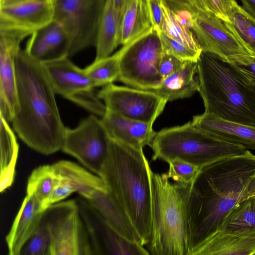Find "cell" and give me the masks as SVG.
Listing matches in <instances>:
<instances>
[{
	"instance_id": "cell-36",
	"label": "cell",
	"mask_w": 255,
	"mask_h": 255,
	"mask_svg": "<svg viewBox=\"0 0 255 255\" xmlns=\"http://www.w3.org/2000/svg\"><path fill=\"white\" fill-rule=\"evenodd\" d=\"M69 100L86 109L94 115L102 117L106 112V107L93 90L82 91L72 96Z\"/></svg>"
},
{
	"instance_id": "cell-42",
	"label": "cell",
	"mask_w": 255,
	"mask_h": 255,
	"mask_svg": "<svg viewBox=\"0 0 255 255\" xmlns=\"http://www.w3.org/2000/svg\"><path fill=\"white\" fill-rule=\"evenodd\" d=\"M243 7L255 17V0H241Z\"/></svg>"
},
{
	"instance_id": "cell-41",
	"label": "cell",
	"mask_w": 255,
	"mask_h": 255,
	"mask_svg": "<svg viewBox=\"0 0 255 255\" xmlns=\"http://www.w3.org/2000/svg\"><path fill=\"white\" fill-rule=\"evenodd\" d=\"M185 62L173 55L163 53L159 65V72L162 79L179 70Z\"/></svg>"
},
{
	"instance_id": "cell-34",
	"label": "cell",
	"mask_w": 255,
	"mask_h": 255,
	"mask_svg": "<svg viewBox=\"0 0 255 255\" xmlns=\"http://www.w3.org/2000/svg\"><path fill=\"white\" fill-rule=\"evenodd\" d=\"M167 163L169 168L166 173L169 178L179 183H192L200 169V167L178 158Z\"/></svg>"
},
{
	"instance_id": "cell-17",
	"label": "cell",
	"mask_w": 255,
	"mask_h": 255,
	"mask_svg": "<svg viewBox=\"0 0 255 255\" xmlns=\"http://www.w3.org/2000/svg\"><path fill=\"white\" fill-rule=\"evenodd\" d=\"M53 18L52 0H33L0 7V25L17 26L33 32Z\"/></svg>"
},
{
	"instance_id": "cell-7",
	"label": "cell",
	"mask_w": 255,
	"mask_h": 255,
	"mask_svg": "<svg viewBox=\"0 0 255 255\" xmlns=\"http://www.w3.org/2000/svg\"><path fill=\"white\" fill-rule=\"evenodd\" d=\"M118 80L132 88L153 90L160 85L163 50L159 34L151 29L123 45L119 50Z\"/></svg>"
},
{
	"instance_id": "cell-20",
	"label": "cell",
	"mask_w": 255,
	"mask_h": 255,
	"mask_svg": "<svg viewBox=\"0 0 255 255\" xmlns=\"http://www.w3.org/2000/svg\"><path fill=\"white\" fill-rule=\"evenodd\" d=\"M43 213L35 198L26 195L5 238L9 255H20L40 224Z\"/></svg>"
},
{
	"instance_id": "cell-10",
	"label": "cell",
	"mask_w": 255,
	"mask_h": 255,
	"mask_svg": "<svg viewBox=\"0 0 255 255\" xmlns=\"http://www.w3.org/2000/svg\"><path fill=\"white\" fill-rule=\"evenodd\" d=\"M109 140L101 119L91 115L75 128H66L61 149L99 175L107 156Z\"/></svg>"
},
{
	"instance_id": "cell-18",
	"label": "cell",
	"mask_w": 255,
	"mask_h": 255,
	"mask_svg": "<svg viewBox=\"0 0 255 255\" xmlns=\"http://www.w3.org/2000/svg\"><path fill=\"white\" fill-rule=\"evenodd\" d=\"M42 64L55 93L68 100L94 88L84 69L74 64L68 57Z\"/></svg>"
},
{
	"instance_id": "cell-40",
	"label": "cell",
	"mask_w": 255,
	"mask_h": 255,
	"mask_svg": "<svg viewBox=\"0 0 255 255\" xmlns=\"http://www.w3.org/2000/svg\"><path fill=\"white\" fill-rule=\"evenodd\" d=\"M148 12L154 30L158 33L161 32L163 18L162 0H146Z\"/></svg>"
},
{
	"instance_id": "cell-33",
	"label": "cell",
	"mask_w": 255,
	"mask_h": 255,
	"mask_svg": "<svg viewBox=\"0 0 255 255\" xmlns=\"http://www.w3.org/2000/svg\"><path fill=\"white\" fill-rule=\"evenodd\" d=\"M52 243L50 229L42 217L38 228L24 246L19 255H51Z\"/></svg>"
},
{
	"instance_id": "cell-8",
	"label": "cell",
	"mask_w": 255,
	"mask_h": 255,
	"mask_svg": "<svg viewBox=\"0 0 255 255\" xmlns=\"http://www.w3.org/2000/svg\"><path fill=\"white\" fill-rule=\"evenodd\" d=\"M42 217L52 234L51 255H94L75 200L52 205Z\"/></svg>"
},
{
	"instance_id": "cell-4",
	"label": "cell",
	"mask_w": 255,
	"mask_h": 255,
	"mask_svg": "<svg viewBox=\"0 0 255 255\" xmlns=\"http://www.w3.org/2000/svg\"><path fill=\"white\" fill-rule=\"evenodd\" d=\"M197 64L205 112L255 126V84L228 58L216 54L202 51Z\"/></svg>"
},
{
	"instance_id": "cell-28",
	"label": "cell",
	"mask_w": 255,
	"mask_h": 255,
	"mask_svg": "<svg viewBox=\"0 0 255 255\" xmlns=\"http://www.w3.org/2000/svg\"><path fill=\"white\" fill-rule=\"evenodd\" d=\"M217 231L255 237V195L237 203Z\"/></svg>"
},
{
	"instance_id": "cell-30",
	"label": "cell",
	"mask_w": 255,
	"mask_h": 255,
	"mask_svg": "<svg viewBox=\"0 0 255 255\" xmlns=\"http://www.w3.org/2000/svg\"><path fill=\"white\" fill-rule=\"evenodd\" d=\"M223 22L248 53L255 56V17L237 3L231 11L229 21Z\"/></svg>"
},
{
	"instance_id": "cell-19",
	"label": "cell",
	"mask_w": 255,
	"mask_h": 255,
	"mask_svg": "<svg viewBox=\"0 0 255 255\" xmlns=\"http://www.w3.org/2000/svg\"><path fill=\"white\" fill-rule=\"evenodd\" d=\"M191 122L196 127L220 139L255 149V126L226 120L205 112L194 116Z\"/></svg>"
},
{
	"instance_id": "cell-2",
	"label": "cell",
	"mask_w": 255,
	"mask_h": 255,
	"mask_svg": "<svg viewBox=\"0 0 255 255\" xmlns=\"http://www.w3.org/2000/svg\"><path fill=\"white\" fill-rule=\"evenodd\" d=\"M19 111L13 128L29 147L45 155L61 149L66 128L43 64L20 48L15 59Z\"/></svg>"
},
{
	"instance_id": "cell-3",
	"label": "cell",
	"mask_w": 255,
	"mask_h": 255,
	"mask_svg": "<svg viewBox=\"0 0 255 255\" xmlns=\"http://www.w3.org/2000/svg\"><path fill=\"white\" fill-rule=\"evenodd\" d=\"M151 170L143 150L110 137L107 156L99 176L143 246L151 230Z\"/></svg>"
},
{
	"instance_id": "cell-26",
	"label": "cell",
	"mask_w": 255,
	"mask_h": 255,
	"mask_svg": "<svg viewBox=\"0 0 255 255\" xmlns=\"http://www.w3.org/2000/svg\"><path fill=\"white\" fill-rule=\"evenodd\" d=\"M57 173L67 179L83 197L88 200L98 190L106 188L102 179L73 162L60 160L53 164Z\"/></svg>"
},
{
	"instance_id": "cell-29",
	"label": "cell",
	"mask_w": 255,
	"mask_h": 255,
	"mask_svg": "<svg viewBox=\"0 0 255 255\" xmlns=\"http://www.w3.org/2000/svg\"><path fill=\"white\" fill-rule=\"evenodd\" d=\"M58 179L59 175L53 164L37 167L28 178L26 195L33 197L43 212L50 207V198Z\"/></svg>"
},
{
	"instance_id": "cell-6",
	"label": "cell",
	"mask_w": 255,
	"mask_h": 255,
	"mask_svg": "<svg viewBox=\"0 0 255 255\" xmlns=\"http://www.w3.org/2000/svg\"><path fill=\"white\" fill-rule=\"evenodd\" d=\"M151 147L154 161L159 159L167 163L178 158L200 168L248 149L198 128L191 121L157 132Z\"/></svg>"
},
{
	"instance_id": "cell-32",
	"label": "cell",
	"mask_w": 255,
	"mask_h": 255,
	"mask_svg": "<svg viewBox=\"0 0 255 255\" xmlns=\"http://www.w3.org/2000/svg\"><path fill=\"white\" fill-rule=\"evenodd\" d=\"M162 6L163 18L161 32L168 37L192 49L202 52V49L192 30L181 23L176 19L171 9L163 1Z\"/></svg>"
},
{
	"instance_id": "cell-38",
	"label": "cell",
	"mask_w": 255,
	"mask_h": 255,
	"mask_svg": "<svg viewBox=\"0 0 255 255\" xmlns=\"http://www.w3.org/2000/svg\"><path fill=\"white\" fill-rule=\"evenodd\" d=\"M228 59L255 84V56L240 55L231 57Z\"/></svg>"
},
{
	"instance_id": "cell-15",
	"label": "cell",
	"mask_w": 255,
	"mask_h": 255,
	"mask_svg": "<svg viewBox=\"0 0 255 255\" xmlns=\"http://www.w3.org/2000/svg\"><path fill=\"white\" fill-rule=\"evenodd\" d=\"M27 41L25 51L33 59L42 63L68 57L71 40L60 23L52 20L35 30Z\"/></svg>"
},
{
	"instance_id": "cell-27",
	"label": "cell",
	"mask_w": 255,
	"mask_h": 255,
	"mask_svg": "<svg viewBox=\"0 0 255 255\" xmlns=\"http://www.w3.org/2000/svg\"><path fill=\"white\" fill-rule=\"evenodd\" d=\"M152 28L146 1L127 0L120 30V44L124 45Z\"/></svg>"
},
{
	"instance_id": "cell-16",
	"label": "cell",
	"mask_w": 255,
	"mask_h": 255,
	"mask_svg": "<svg viewBox=\"0 0 255 255\" xmlns=\"http://www.w3.org/2000/svg\"><path fill=\"white\" fill-rule=\"evenodd\" d=\"M101 121L109 137L138 150L151 146L156 134L153 123L141 122L124 117L108 109Z\"/></svg>"
},
{
	"instance_id": "cell-25",
	"label": "cell",
	"mask_w": 255,
	"mask_h": 255,
	"mask_svg": "<svg viewBox=\"0 0 255 255\" xmlns=\"http://www.w3.org/2000/svg\"><path fill=\"white\" fill-rule=\"evenodd\" d=\"M0 191H4L12 184L19 146L8 121L0 116Z\"/></svg>"
},
{
	"instance_id": "cell-31",
	"label": "cell",
	"mask_w": 255,
	"mask_h": 255,
	"mask_svg": "<svg viewBox=\"0 0 255 255\" xmlns=\"http://www.w3.org/2000/svg\"><path fill=\"white\" fill-rule=\"evenodd\" d=\"M119 58L118 51L109 57L94 60L84 69L94 87H104L118 80Z\"/></svg>"
},
{
	"instance_id": "cell-35",
	"label": "cell",
	"mask_w": 255,
	"mask_h": 255,
	"mask_svg": "<svg viewBox=\"0 0 255 255\" xmlns=\"http://www.w3.org/2000/svg\"><path fill=\"white\" fill-rule=\"evenodd\" d=\"M163 53L173 55L185 61L197 62L201 52L196 51L173 40L164 34L159 33Z\"/></svg>"
},
{
	"instance_id": "cell-21",
	"label": "cell",
	"mask_w": 255,
	"mask_h": 255,
	"mask_svg": "<svg viewBox=\"0 0 255 255\" xmlns=\"http://www.w3.org/2000/svg\"><path fill=\"white\" fill-rule=\"evenodd\" d=\"M127 0H105L97 42L95 60L111 55L120 45V30Z\"/></svg>"
},
{
	"instance_id": "cell-9",
	"label": "cell",
	"mask_w": 255,
	"mask_h": 255,
	"mask_svg": "<svg viewBox=\"0 0 255 255\" xmlns=\"http://www.w3.org/2000/svg\"><path fill=\"white\" fill-rule=\"evenodd\" d=\"M53 20L63 26L71 40L69 56L96 45L105 0H52Z\"/></svg>"
},
{
	"instance_id": "cell-12",
	"label": "cell",
	"mask_w": 255,
	"mask_h": 255,
	"mask_svg": "<svg viewBox=\"0 0 255 255\" xmlns=\"http://www.w3.org/2000/svg\"><path fill=\"white\" fill-rule=\"evenodd\" d=\"M31 31L12 26H0V115L10 122L19 111L15 59L22 40Z\"/></svg>"
},
{
	"instance_id": "cell-37",
	"label": "cell",
	"mask_w": 255,
	"mask_h": 255,
	"mask_svg": "<svg viewBox=\"0 0 255 255\" xmlns=\"http://www.w3.org/2000/svg\"><path fill=\"white\" fill-rule=\"evenodd\" d=\"M210 12L223 22L229 21L233 7L238 3L236 0H205Z\"/></svg>"
},
{
	"instance_id": "cell-13",
	"label": "cell",
	"mask_w": 255,
	"mask_h": 255,
	"mask_svg": "<svg viewBox=\"0 0 255 255\" xmlns=\"http://www.w3.org/2000/svg\"><path fill=\"white\" fill-rule=\"evenodd\" d=\"M77 203L94 255H149L144 246L128 240L115 230L88 201L81 200Z\"/></svg>"
},
{
	"instance_id": "cell-43",
	"label": "cell",
	"mask_w": 255,
	"mask_h": 255,
	"mask_svg": "<svg viewBox=\"0 0 255 255\" xmlns=\"http://www.w3.org/2000/svg\"><path fill=\"white\" fill-rule=\"evenodd\" d=\"M193 5L200 10L210 12L205 0H190Z\"/></svg>"
},
{
	"instance_id": "cell-1",
	"label": "cell",
	"mask_w": 255,
	"mask_h": 255,
	"mask_svg": "<svg viewBox=\"0 0 255 255\" xmlns=\"http://www.w3.org/2000/svg\"><path fill=\"white\" fill-rule=\"evenodd\" d=\"M255 195V155L222 158L200 168L187 205L189 254L215 233L238 203Z\"/></svg>"
},
{
	"instance_id": "cell-22",
	"label": "cell",
	"mask_w": 255,
	"mask_h": 255,
	"mask_svg": "<svg viewBox=\"0 0 255 255\" xmlns=\"http://www.w3.org/2000/svg\"><path fill=\"white\" fill-rule=\"evenodd\" d=\"M199 81L196 61H186L175 72L163 79L152 91L168 101L189 98L199 91Z\"/></svg>"
},
{
	"instance_id": "cell-24",
	"label": "cell",
	"mask_w": 255,
	"mask_h": 255,
	"mask_svg": "<svg viewBox=\"0 0 255 255\" xmlns=\"http://www.w3.org/2000/svg\"><path fill=\"white\" fill-rule=\"evenodd\" d=\"M87 201L118 233L128 240L140 244L130 223L107 187L97 190Z\"/></svg>"
},
{
	"instance_id": "cell-23",
	"label": "cell",
	"mask_w": 255,
	"mask_h": 255,
	"mask_svg": "<svg viewBox=\"0 0 255 255\" xmlns=\"http://www.w3.org/2000/svg\"><path fill=\"white\" fill-rule=\"evenodd\" d=\"M190 255H255V237L217 231Z\"/></svg>"
},
{
	"instance_id": "cell-5",
	"label": "cell",
	"mask_w": 255,
	"mask_h": 255,
	"mask_svg": "<svg viewBox=\"0 0 255 255\" xmlns=\"http://www.w3.org/2000/svg\"><path fill=\"white\" fill-rule=\"evenodd\" d=\"M191 184L150 173L151 230L146 249L153 255H189L187 205Z\"/></svg>"
},
{
	"instance_id": "cell-45",
	"label": "cell",
	"mask_w": 255,
	"mask_h": 255,
	"mask_svg": "<svg viewBox=\"0 0 255 255\" xmlns=\"http://www.w3.org/2000/svg\"><path fill=\"white\" fill-rule=\"evenodd\" d=\"M146 1V0H143ZM164 1H171L177 3H180L184 4H191L193 5L190 0H162ZM194 6V5H193Z\"/></svg>"
},
{
	"instance_id": "cell-39",
	"label": "cell",
	"mask_w": 255,
	"mask_h": 255,
	"mask_svg": "<svg viewBox=\"0 0 255 255\" xmlns=\"http://www.w3.org/2000/svg\"><path fill=\"white\" fill-rule=\"evenodd\" d=\"M58 175V180L50 198V206L64 199L73 192H76L74 187L67 179L59 174Z\"/></svg>"
},
{
	"instance_id": "cell-11",
	"label": "cell",
	"mask_w": 255,
	"mask_h": 255,
	"mask_svg": "<svg viewBox=\"0 0 255 255\" xmlns=\"http://www.w3.org/2000/svg\"><path fill=\"white\" fill-rule=\"evenodd\" d=\"M99 98L106 108L133 120L154 123L167 101L151 90L110 84L99 91Z\"/></svg>"
},
{
	"instance_id": "cell-14",
	"label": "cell",
	"mask_w": 255,
	"mask_h": 255,
	"mask_svg": "<svg viewBox=\"0 0 255 255\" xmlns=\"http://www.w3.org/2000/svg\"><path fill=\"white\" fill-rule=\"evenodd\" d=\"M191 30L202 51L216 54L229 59L250 55L229 31L223 21L210 12L194 7Z\"/></svg>"
},
{
	"instance_id": "cell-44",
	"label": "cell",
	"mask_w": 255,
	"mask_h": 255,
	"mask_svg": "<svg viewBox=\"0 0 255 255\" xmlns=\"http://www.w3.org/2000/svg\"><path fill=\"white\" fill-rule=\"evenodd\" d=\"M33 0H0V7L14 5Z\"/></svg>"
}]
</instances>
